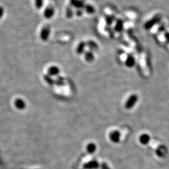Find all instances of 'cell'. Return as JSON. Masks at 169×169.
Listing matches in <instances>:
<instances>
[{"instance_id":"1","label":"cell","mask_w":169,"mask_h":169,"mask_svg":"<svg viewBox=\"0 0 169 169\" xmlns=\"http://www.w3.org/2000/svg\"><path fill=\"white\" fill-rule=\"evenodd\" d=\"M108 138L112 143L118 144L121 139V133L118 130H112L108 133Z\"/></svg>"},{"instance_id":"2","label":"cell","mask_w":169,"mask_h":169,"mask_svg":"<svg viewBox=\"0 0 169 169\" xmlns=\"http://www.w3.org/2000/svg\"><path fill=\"white\" fill-rule=\"evenodd\" d=\"M161 17L160 14H157L152 19H150L149 21L145 23V24L144 25L145 28L146 29H151L152 27H153L156 24H157L158 23H159L161 20Z\"/></svg>"},{"instance_id":"3","label":"cell","mask_w":169,"mask_h":169,"mask_svg":"<svg viewBox=\"0 0 169 169\" xmlns=\"http://www.w3.org/2000/svg\"><path fill=\"white\" fill-rule=\"evenodd\" d=\"M50 35V27L49 25L44 26L41 30L40 38L41 40L46 41Z\"/></svg>"},{"instance_id":"4","label":"cell","mask_w":169,"mask_h":169,"mask_svg":"<svg viewBox=\"0 0 169 169\" xmlns=\"http://www.w3.org/2000/svg\"><path fill=\"white\" fill-rule=\"evenodd\" d=\"M138 100V96L135 94H133L129 96V99L127 100V101L125 103V107L127 109H130L132 108L135 104L137 103V101Z\"/></svg>"},{"instance_id":"5","label":"cell","mask_w":169,"mask_h":169,"mask_svg":"<svg viewBox=\"0 0 169 169\" xmlns=\"http://www.w3.org/2000/svg\"><path fill=\"white\" fill-rule=\"evenodd\" d=\"M150 140V135L146 133H143L138 137V142L142 145H147Z\"/></svg>"},{"instance_id":"6","label":"cell","mask_w":169,"mask_h":169,"mask_svg":"<svg viewBox=\"0 0 169 169\" xmlns=\"http://www.w3.org/2000/svg\"><path fill=\"white\" fill-rule=\"evenodd\" d=\"M70 3L71 6L75 8L77 10L84 8L85 5L84 0H70Z\"/></svg>"},{"instance_id":"7","label":"cell","mask_w":169,"mask_h":169,"mask_svg":"<svg viewBox=\"0 0 169 169\" xmlns=\"http://www.w3.org/2000/svg\"><path fill=\"white\" fill-rule=\"evenodd\" d=\"M60 70L58 67L56 66H51L48 68L47 70V73L50 77H55L58 76L60 74Z\"/></svg>"},{"instance_id":"8","label":"cell","mask_w":169,"mask_h":169,"mask_svg":"<svg viewBox=\"0 0 169 169\" xmlns=\"http://www.w3.org/2000/svg\"><path fill=\"white\" fill-rule=\"evenodd\" d=\"M86 151L87 153L90 154H93L95 152H96L97 150L96 145L93 142H90L88 144H86Z\"/></svg>"},{"instance_id":"9","label":"cell","mask_w":169,"mask_h":169,"mask_svg":"<svg viewBox=\"0 0 169 169\" xmlns=\"http://www.w3.org/2000/svg\"><path fill=\"white\" fill-rule=\"evenodd\" d=\"M43 14L45 18L51 19L55 14V9L51 6L47 7V8L44 10Z\"/></svg>"},{"instance_id":"10","label":"cell","mask_w":169,"mask_h":169,"mask_svg":"<svg viewBox=\"0 0 169 169\" xmlns=\"http://www.w3.org/2000/svg\"><path fill=\"white\" fill-rule=\"evenodd\" d=\"M135 64V59L132 55H128L127 58L125 60V65L127 67L132 68Z\"/></svg>"},{"instance_id":"11","label":"cell","mask_w":169,"mask_h":169,"mask_svg":"<svg viewBox=\"0 0 169 169\" xmlns=\"http://www.w3.org/2000/svg\"><path fill=\"white\" fill-rule=\"evenodd\" d=\"M86 44L88 46L90 51H92L93 52L94 51L98 49V45L94 41L90 40L88 41L87 43H86Z\"/></svg>"},{"instance_id":"12","label":"cell","mask_w":169,"mask_h":169,"mask_svg":"<svg viewBox=\"0 0 169 169\" xmlns=\"http://www.w3.org/2000/svg\"><path fill=\"white\" fill-rule=\"evenodd\" d=\"M86 46V43L85 42H83V41H81V42L79 43L77 47V50H76L77 53L79 55L82 54L85 51Z\"/></svg>"},{"instance_id":"13","label":"cell","mask_w":169,"mask_h":169,"mask_svg":"<svg viewBox=\"0 0 169 169\" xmlns=\"http://www.w3.org/2000/svg\"><path fill=\"white\" fill-rule=\"evenodd\" d=\"M85 58L86 62H92L94 60V54L93 52L92 51H86L85 53Z\"/></svg>"},{"instance_id":"14","label":"cell","mask_w":169,"mask_h":169,"mask_svg":"<svg viewBox=\"0 0 169 169\" xmlns=\"http://www.w3.org/2000/svg\"><path fill=\"white\" fill-rule=\"evenodd\" d=\"M84 10L88 14H93L95 13V8H94L92 5H89V4L85 5Z\"/></svg>"},{"instance_id":"15","label":"cell","mask_w":169,"mask_h":169,"mask_svg":"<svg viewBox=\"0 0 169 169\" xmlns=\"http://www.w3.org/2000/svg\"><path fill=\"white\" fill-rule=\"evenodd\" d=\"M123 27V22L121 20H118L116 23V25L115 26V29L116 31L120 32L121 31Z\"/></svg>"},{"instance_id":"16","label":"cell","mask_w":169,"mask_h":169,"mask_svg":"<svg viewBox=\"0 0 169 169\" xmlns=\"http://www.w3.org/2000/svg\"><path fill=\"white\" fill-rule=\"evenodd\" d=\"M15 105H16V106L17 107L20 109L24 108V107H25V103L24 102V101L20 99L16 100V101H15Z\"/></svg>"},{"instance_id":"17","label":"cell","mask_w":169,"mask_h":169,"mask_svg":"<svg viewBox=\"0 0 169 169\" xmlns=\"http://www.w3.org/2000/svg\"><path fill=\"white\" fill-rule=\"evenodd\" d=\"M35 4L37 9H41L43 5V0H35Z\"/></svg>"},{"instance_id":"18","label":"cell","mask_w":169,"mask_h":169,"mask_svg":"<svg viewBox=\"0 0 169 169\" xmlns=\"http://www.w3.org/2000/svg\"><path fill=\"white\" fill-rule=\"evenodd\" d=\"M44 78L45 81H46L47 83H48L49 84L53 83V78H51V77L49 76L48 74L44 75Z\"/></svg>"},{"instance_id":"19","label":"cell","mask_w":169,"mask_h":169,"mask_svg":"<svg viewBox=\"0 0 169 169\" xmlns=\"http://www.w3.org/2000/svg\"><path fill=\"white\" fill-rule=\"evenodd\" d=\"M114 18L112 17V16H106V18H105V21H106L108 25H112V23L114 22Z\"/></svg>"},{"instance_id":"20","label":"cell","mask_w":169,"mask_h":169,"mask_svg":"<svg viewBox=\"0 0 169 169\" xmlns=\"http://www.w3.org/2000/svg\"><path fill=\"white\" fill-rule=\"evenodd\" d=\"M66 14L67 18H70L72 17L73 12L72 11V10H71V8H67L66 11Z\"/></svg>"},{"instance_id":"21","label":"cell","mask_w":169,"mask_h":169,"mask_svg":"<svg viewBox=\"0 0 169 169\" xmlns=\"http://www.w3.org/2000/svg\"><path fill=\"white\" fill-rule=\"evenodd\" d=\"M164 37L165 41H166V42L169 43V32H165Z\"/></svg>"},{"instance_id":"22","label":"cell","mask_w":169,"mask_h":169,"mask_svg":"<svg viewBox=\"0 0 169 169\" xmlns=\"http://www.w3.org/2000/svg\"><path fill=\"white\" fill-rule=\"evenodd\" d=\"M4 13H5V10L2 6H0V19H1L3 16Z\"/></svg>"},{"instance_id":"23","label":"cell","mask_w":169,"mask_h":169,"mask_svg":"<svg viewBox=\"0 0 169 169\" xmlns=\"http://www.w3.org/2000/svg\"><path fill=\"white\" fill-rule=\"evenodd\" d=\"M83 11H82V9H78L76 11V14L78 16H81L83 14Z\"/></svg>"}]
</instances>
